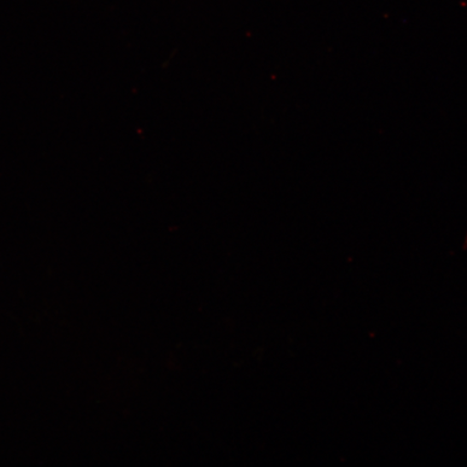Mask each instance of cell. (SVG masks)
I'll use <instances>...</instances> for the list:
<instances>
[]
</instances>
